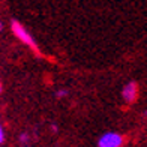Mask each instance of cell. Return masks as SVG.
Returning <instances> with one entry per match:
<instances>
[{"mask_svg": "<svg viewBox=\"0 0 147 147\" xmlns=\"http://www.w3.org/2000/svg\"><path fill=\"white\" fill-rule=\"evenodd\" d=\"M56 96L57 98H65V96H68V92H66V90H57Z\"/></svg>", "mask_w": 147, "mask_h": 147, "instance_id": "5b68a950", "label": "cell"}, {"mask_svg": "<svg viewBox=\"0 0 147 147\" xmlns=\"http://www.w3.org/2000/svg\"><path fill=\"white\" fill-rule=\"evenodd\" d=\"M5 141V131L2 128V123H0V144H2Z\"/></svg>", "mask_w": 147, "mask_h": 147, "instance_id": "8992f818", "label": "cell"}, {"mask_svg": "<svg viewBox=\"0 0 147 147\" xmlns=\"http://www.w3.org/2000/svg\"><path fill=\"white\" fill-rule=\"evenodd\" d=\"M123 137L117 132H105L104 135L98 140V147H122L123 146Z\"/></svg>", "mask_w": 147, "mask_h": 147, "instance_id": "7a4b0ae2", "label": "cell"}, {"mask_svg": "<svg viewBox=\"0 0 147 147\" xmlns=\"http://www.w3.org/2000/svg\"><path fill=\"white\" fill-rule=\"evenodd\" d=\"M20 143L21 144H29V135L27 134H23V135L20 137Z\"/></svg>", "mask_w": 147, "mask_h": 147, "instance_id": "277c9868", "label": "cell"}, {"mask_svg": "<svg viewBox=\"0 0 147 147\" xmlns=\"http://www.w3.org/2000/svg\"><path fill=\"white\" fill-rule=\"evenodd\" d=\"M137 96H138V84L135 81H131L128 83L123 87L122 90V98L126 104H132L137 101Z\"/></svg>", "mask_w": 147, "mask_h": 147, "instance_id": "3957f363", "label": "cell"}, {"mask_svg": "<svg viewBox=\"0 0 147 147\" xmlns=\"http://www.w3.org/2000/svg\"><path fill=\"white\" fill-rule=\"evenodd\" d=\"M11 29H12V33H14V35H15L24 45H27L29 48H32L33 51L36 53V54H39V47L36 45L33 36L27 32V29H26L21 23H18V21H15V20H14V21L11 23Z\"/></svg>", "mask_w": 147, "mask_h": 147, "instance_id": "6da1fadb", "label": "cell"}, {"mask_svg": "<svg viewBox=\"0 0 147 147\" xmlns=\"http://www.w3.org/2000/svg\"><path fill=\"white\" fill-rule=\"evenodd\" d=\"M0 92H2V83H0Z\"/></svg>", "mask_w": 147, "mask_h": 147, "instance_id": "9c48e42d", "label": "cell"}, {"mask_svg": "<svg viewBox=\"0 0 147 147\" xmlns=\"http://www.w3.org/2000/svg\"><path fill=\"white\" fill-rule=\"evenodd\" d=\"M51 129L54 131V132H57V126H56V125H51Z\"/></svg>", "mask_w": 147, "mask_h": 147, "instance_id": "52a82bcc", "label": "cell"}, {"mask_svg": "<svg viewBox=\"0 0 147 147\" xmlns=\"http://www.w3.org/2000/svg\"><path fill=\"white\" fill-rule=\"evenodd\" d=\"M2 29H3V24H2V23H0V30H2Z\"/></svg>", "mask_w": 147, "mask_h": 147, "instance_id": "ba28073f", "label": "cell"}]
</instances>
